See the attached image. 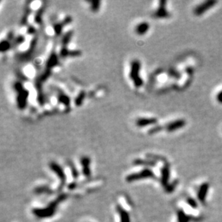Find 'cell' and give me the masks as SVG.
I'll use <instances>...</instances> for the list:
<instances>
[{
  "mask_svg": "<svg viewBox=\"0 0 222 222\" xmlns=\"http://www.w3.org/2000/svg\"><path fill=\"white\" fill-rule=\"evenodd\" d=\"M158 122V119L153 117H142V118H139L137 119L136 124L139 127H144L148 125H153V124H155Z\"/></svg>",
  "mask_w": 222,
  "mask_h": 222,
  "instance_id": "ba28073f",
  "label": "cell"
},
{
  "mask_svg": "<svg viewBox=\"0 0 222 222\" xmlns=\"http://www.w3.org/2000/svg\"><path fill=\"white\" fill-rule=\"evenodd\" d=\"M81 163L82 165V166H83V169H82V171H83V174L85 176L87 177H90L91 176V169H90V163H91V160L90 158H89V157H83V158H81Z\"/></svg>",
  "mask_w": 222,
  "mask_h": 222,
  "instance_id": "9c48e42d",
  "label": "cell"
},
{
  "mask_svg": "<svg viewBox=\"0 0 222 222\" xmlns=\"http://www.w3.org/2000/svg\"><path fill=\"white\" fill-rule=\"evenodd\" d=\"M207 189H208V187L206 188V186H203L202 187V190L201 189L200 193H199V198H200L201 200H203L204 197H205V193H206Z\"/></svg>",
  "mask_w": 222,
  "mask_h": 222,
  "instance_id": "e0dca14e",
  "label": "cell"
},
{
  "mask_svg": "<svg viewBox=\"0 0 222 222\" xmlns=\"http://www.w3.org/2000/svg\"><path fill=\"white\" fill-rule=\"evenodd\" d=\"M216 100L218 101L219 103L222 104V91L219 92L216 95Z\"/></svg>",
  "mask_w": 222,
  "mask_h": 222,
  "instance_id": "ac0fdd59",
  "label": "cell"
},
{
  "mask_svg": "<svg viewBox=\"0 0 222 222\" xmlns=\"http://www.w3.org/2000/svg\"><path fill=\"white\" fill-rule=\"evenodd\" d=\"M116 208L117 212H118L119 217H120L121 222H131L130 216H129L128 212H127L123 207L121 205L117 204Z\"/></svg>",
  "mask_w": 222,
  "mask_h": 222,
  "instance_id": "30bf717a",
  "label": "cell"
},
{
  "mask_svg": "<svg viewBox=\"0 0 222 222\" xmlns=\"http://www.w3.org/2000/svg\"><path fill=\"white\" fill-rule=\"evenodd\" d=\"M170 176V168L169 165L166 164L162 169V177H161V182L163 186H166L167 183L168 181V178Z\"/></svg>",
  "mask_w": 222,
  "mask_h": 222,
  "instance_id": "7c38bea8",
  "label": "cell"
},
{
  "mask_svg": "<svg viewBox=\"0 0 222 222\" xmlns=\"http://www.w3.org/2000/svg\"><path fill=\"white\" fill-rule=\"evenodd\" d=\"M186 122L184 119H178V120L171 122L168 124H166L165 129L168 132H173L177 130V129L183 128L186 125Z\"/></svg>",
  "mask_w": 222,
  "mask_h": 222,
  "instance_id": "52a82bcc",
  "label": "cell"
},
{
  "mask_svg": "<svg viewBox=\"0 0 222 222\" xmlns=\"http://www.w3.org/2000/svg\"><path fill=\"white\" fill-rule=\"evenodd\" d=\"M69 195L66 193H62L59 194L58 196H57L53 201H51L47 207L42 208H34L32 210V213L35 216H36L37 218L40 219H46L50 218L54 216L56 214L57 207L62 202L66 200L68 198Z\"/></svg>",
  "mask_w": 222,
  "mask_h": 222,
  "instance_id": "6da1fadb",
  "label": "cell"
},
{
  "mask_svg": "<svg viewBox=\"0 0 222 222\" xmlns=\"http://www.w3.org/2000/svg\"><path fill=\"white\" fill-rule=\"evenodd\" d=\"M149 29V24H148V22H143L137 24L134 30H135V32L138 35H143L148 32Z\"/></svg>",
  "mask_w": 222,
  "mask_h": 222,
  "instance_id": "8fae6325",
  "label": "cell"
},
{
  "mask_svg": "<svg viewBox=\"0 0 222 222\" xmlns=\"http://www.w3.org/2000/svg\"><path fill=\"white\" fill-rule=\"evenodd\" d=\"M88 3L90 4V8L92 12L99 11L101 7V2H88Z\"/></svg>",
  "mask_w": 222,
  "mask_h": 222,
  "instance_id": "2e32d148",
  "label": "cell"
},
{
  "mask_svg": "<svg viewBox=\"0 0 222 222\" xmlns=\"http://www.w3.org/2000/svg\"><path fill=\"white\" fill-rule=\"evenodd\" d=\"M166 3L167 2L165 1L160 2L158 9L153 14V17L154 18H168L171 16L168 11L166 9Z\"/></svg>",
  "mask_w": 222,
  "mask_h": 222,
  "instance_id": "8992f818",
  "label": "cell"
},
{
  "mask_svg": "<svg viewBox=\"0 0 222 222\" xmlns=\"http://www.w3.org/2000/svg\"><path fill=\"white\" fill-rule=\"evenodd\" d=\"M49 166L51 171H53L54 173L57 175V176L58 177L60 181H61V184H60L56 190L57 192H61L63 189L65 185H66V174H65L64 171L63 170V168H62V167L58 163H55V162H51V163H50Z\"/></svg>",
  "mask_w": 222,
  "mask_h": 222,
  "instance_id": "3957f363",
  "label": "cell"
},
{
  "mask_svg": "<svg viewBox=\"0 0 222 222\" xmlns=\"http://www.w3.org/2000/svg\"><path fill=\"white\" fill-rule=\"evenodd\" d=\"M134 165H136L154 166L156 165V162L154 160H144L142 159H136L134 161Z\"/></svg>",
  "mask_w": 222,
  "mask_h": 222,
  "instance_id": "5bb4252c",
  "label": "cell"
},
{
  "mask_svg": "<svg viewBox=\"0 0 222 222\" xmlns=\"http://www.w3.org/2000/svg\"><path fill=\"white\" fill-rule=\"evenodd\" d=\"M34 192L36 194H41V193L51 194L53 193V190H52L51 188H50L49 187L47 186H41L37 187V188H35Z\"/></svg>",
  "mask_w": 222,
  "mask_h": 222,
  "instance_id": "4fadbf2b",
  "label": "cell"
},
{
  "mask_svg": "<svg viewBox=\"0 0 222 222\" xmlns=\"http://www.w3.org/2000/svg\"><path fill=\"white\" fill-rule=\"evenodd\" d=\"M149 178H154V175L153 172L149 169H144L143 171H139V173H132L129 176H127L126 181L129 182H134L137 181L142 180V179H145Z\"/></svg>",
  "mask_w": 222,
  "mask_h": 222,
  "instance_id": "277c9868",
  "label": "cell"
},
{
  "mask_svg": "<svg viewBox=\"0 0 222 222\" xmlns=\"http://www.w3.org/2000/svg\"><path fill=\"white\" fill-rule=\"evenodd\" d=\"M67 163H68V165L70 167V169H71V171L72 176L73 177V178H75V179L78 178L79 176V171H78V170L76 168V167H75L73 163H72V162H71V161H68V162H67Z\"/></svg>",
  "mask_w": 222,
  "mask_h": 222,
  "instance_id": "9a60e30c",
  "label": "cell"
},
{
  "mask_svg": "<svg viewBox=\"0 0 222 222\" xmlns=\"http://www.w3.org/2000/svg\"><path fill=\"white\" fill-rule=\"evenodd\" d=\"M216 3H217L216 1H212V0L204 2L203 3L199 4L198 7L194 9L193 13L197 16H200L203 13H205L207 10H208V9L212 8V7L215 5Z\"/></svg>",
  "mask_w": 222,
  "mask_h": 222,
  "instance_id": "5b68a950",
  "label": "cell"
},
{
  "mask_svg": "<svg viewBox=\"0 0 222 222\" xmlns=\"http://www.w3.org/2000/svg\"><path fill=\"white\" fill-rule=\"evenodd\" d=\"M141 63L138 60H134L130 63L129 78L134 88L139 89L143 85V80L140 76Z\"/></svg>",
  "mask_w": 222,
  "mask_h": 222,
  "instance_id": "7a4b0ae2",
  "label": "cell"
}]
</instances>
